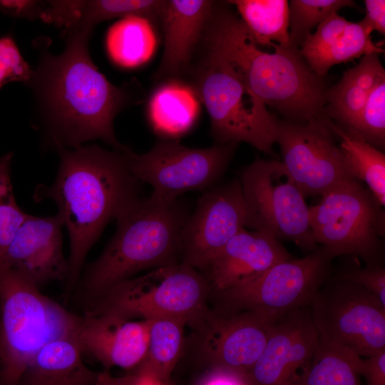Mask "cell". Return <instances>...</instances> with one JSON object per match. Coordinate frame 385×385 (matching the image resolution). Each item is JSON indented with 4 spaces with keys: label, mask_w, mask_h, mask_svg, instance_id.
<instances>
[{
    "label": "cell",
    "mask_w": 385,
    "mask_h": 385,
    "mask_svg": "<svg viewBox=\"0 0 385 385\" xmlns=\"http://www.w3.org/2000/svg\"><path fill=\"white\" fill-rule=\"evenodd\" d=\"M92 32H63V51H46L28 86L38 115V128L49 147L57 151L101 140L121 150L113 120L124 108L140 100L138 83H111L93 63L88 51Z\"/></svg>",
    "instance_id": "1"
},
{
    "label": "cell",
    "mask_w": 385,
    "mask_h": 385,
    "mask_svg": "<svg viewBox=\"0 0 385 385\" xmlns=\"http://www.w3.org/2000/svg\"><path fill=\"white\" fill-rule=\"evenodd\" d=\"M127 148L111 151L92 144L60 150L53 183L34 192L36 201L54 202L68 231L66 296L77 287L86 256L105 227L139 199L140 183L128 168Z\"/></svg>",
    "instance_id": "2"
},
{
    "label": "cell",
    "mask_w": 385,
    "mask_h": 385,
    "mask_svg": "<svg viewBox=\"0 0 385 385\" xmlns=\"http://www.w3.org/2000/svg\"><path fill=\"white\" fill-rule=\"evenodd\" d=\"M202 41L205 51L227 61L246 86L285 120L303 123L324 117L323 78L292 46L272 43L274 52L260 49L226 1L215 2Z\"/></svg>",
    "instance_id": "3"
},
{
    "label": "cell",
    "mask_w": 385,
    "mask_h": 385,
    "mask_svg": "<svg viewBox=\"0 0 385 385\" xmlns=\"http://www.w3.org/2000/svg\"><path fill=\"white\" fill-rule=\"evenodd\" d=\"M188 216L178 199L139 198L128 206L115 220L112 239L80 278L77 287L86 304L141 271L180 263Z\"/></svg>",
    "instance_id": "4"
},
{
    "label": "cell",
    "mask_w": 385,
    "mask_h": 385,
    "mask_svg": "<svg viewBox=\"0 0 385 385\" xmlns=\"http://www.w3.org/2000/svg\"><path fill=\"white\" fill-rule=\"evenodd\" d=\"M82 316L43 294L17 272L0 271V385H19L49 342L78 336Z\"/></svg>",
    "instance_id": "5"
},
{
    "label": "cell",
    "mask_w": 385,
    "mask_h": 385,
    "mask_svg": "<svg viewBox=\"0 0 385 385\" xmlns=\"http://www.w3.org/2000/svg\"><path fill=\"white\" fill-rule=\"evenodd\" d=\"M189 84L206 108L216 143H247L272 155L279 120L222 57L205 51Z\"/></svg>",
    "instance_id": "6"
},
{
    "label": "cell",
    "mask_w": 385,
    "mask_h": 385,
    "mask_svg": "<svg viewBox=\"0 0 385 385\" xmlns=\"http://www.w3.org/2000/svg\"><path fill=\"white\" fill-rule=\"evenodd\" d=\"M210 292L199 271L180 262L113 285L86 310L108 311L133 319L173 318L193 329L210 309Z\"/></svg>",
    "instance_id": "7"
},
{
    "label": "cell",
    "mask_w": 385,
    "mask_h": 385,
    "mask_svg": "<svg viewBox=\"0 0 385 385\" xmlns=\"http://www.w3.org/2000/svg\"><path fill=\"white\" fill-rule=\"evenodd\" d=\"M309 207L315 242L334 257L351 255L382 265L384 210L369 189L351 178L329 189Z\"/></svg>",
    "instance_id": "8"
},
{
    "label": "cell",
    "mask_w": 385,
    "mask_h": 385,
    "mask_svg": "<svg viewBox=\"0 0 385 385\" xmlns=\"http://www.w3.org/2000/svg\"><path fill=\"white\" fill-rule=\"evenodd\" d=\"M239 180L246 227L291 241L308 253L318 247L305 197L282 162L257 159L241 171Z\"/></svg>",
    "instance_id": "9"
},
{
    "label": "cell",
    "mask_w": 385,
    "mask_h": 385,
    "mask_svg": "<svg viewBox=\"0 0 385 385\" xmlns=\"http://www.w3.org/2000/svg\"><path fill=\"white\" fill-rule=\"evenodd\" d=\"M334 258L322 247L302 258L277 263L252 279L211 293L214 309L279 316L309 307L318 290L331 276Z\"/></svg>",
    "instance_id": "10"
},
{
    "label": "cell",
    "mask_w": 385,
    "mask_h": 385,
    "mask_svg": "<svg viewBox=\"0 0 385 385\" xmlns=\"http://www.w3.org/2000/svg\"><path fill=\"white\" fill-rule=\"evenodd\" d=\"M309 308L320 339L363 358L385 351V305L363 287L330 276Z\"/></svg>",
    "instance_id": "11"
},
{
    "label": "cell",
    "mask_w": 385,
    "mask_h": 385,
    "mask_svg": "<svg viewBox=\"0 0 385 385\" xmlns=\"http://www.w3.org/2000/svg\"><path fill=\"white\" fill-rule=\"evenodd\" d=\"M237 145L192 148L175 139L163 138L145 153L127 148L125 154L133 177L153 188L150 197L171 201L185 192L213 185L227 170Z\"/></svg>",
    "instance_id": "12"
},
{
    "label": "cell",
    "mask_w": 385,
    "mask_h": 385,
    "mask_svg": "<svg viewBox=\"0 0 385 385\" xmlns=\"http://www.w3.org/2000/svg\"><path fill=\"white\" fill-rule=\"evenodd\" d=\"M276 143L282 163L304 197L354 178L325 116L303 123L279 120Z\"/></svg>",
    "instance_id": "13"
},
{
    "label": "cell",
    "mask_w": 385,
    "mask_h": 385,
    "mask_svg": "<svg viewBox=\"0 0 385 385\" xmlns=\"http://www.w3.org/2000/svg\"><path fill=\"white\" fill-rule=\"evenodd\" d=\"M279 316L210 309L193 328L198 352L209 369L247 374L260 357L271 328Z\"/></svg>",
    "instance_id": "14"
},
{
    "label": "cell",
    "mask_w": 385,
    "mask_h": 385,
    "mask_svg": "<svg viewBox=\"0 0 385 385\" xmlns=\"http://www.w3.org/2000/svg\"><path fill=\"white\" fill-rule=\"evenodd\" d=\"M246 217L239 179L206 191L184 224L180 262L197 270L246 227Z\"/></svg>",
    "instance_id": "15"
},
{
    "label": "cell",
    "mask_w": 385,
    "mask_h": 385,
    "mask_svg": "<svg viewBox=\"0 0 385 385\" xmlns=\"http://www.w3.org/2000/svg\"><path fill=\"white\" fill-rule=\"evenodd\" d=\"M317 342L309 307L280 315L247 374L250 385H305Z\"/></svg>",
    "instance_id": "16"
},
{
    "label": "cell",
    "mask_w": 385,
    "mask_h": 385,
    "mask_svg": "<svg viewBox=\"0 0 385 385\" xmlns=\"http://www.w3.org/2000/svg\"><path fill=\"white\" fill-rule=\"evenodd\" d=\"M63 227L58 214H28L10 243L1 270H13L39 289L55 281L66 282L69 263L63 250Z\"/></svg>",
    "instance_id": "17"
},
{
    "label": "cell",
    "mask_w": 385,
    "mask_h": 385,
    "mask_svg": "<svg viewBox=\"0 0 385 385\" xmlns=\"http://www.w3.org/2000/svg\"><path fill=\"white\" fill-rule=\"evenodd\" d=\"M148 320H133L108 311L86 310L78 334L82 352L107 370L136 368L148 344Z\"/></svg>",
    "instance_id": "18"
},
{
    "label": "cell",
    "mask_w": 385,
    "mask_h": 385,
    "mask_svg": "<svg viewBox=\"0 0 385 385\" xmlns=\"http://www.w3.org/2000/svg\"><path fill=\"white\" fill-rule=\"evenodd\" d=\"M292 258L275 237L245 228L197 271L207 280L211 294L252 279L275 264Z\"/></svg>",
    "instance_id": "19"
},
{
    "label": "cell",
    "mask_w": 385,
    "mask_h": 385,
    "mask_svg": "<svg viewBox=\"0 0 385 385\" xmlns=\"http://www.w3.org/2000/svg\"><path fill=\"white\" fill-rule=\"evenodd\" d=\"M215 1H165L160 23L163 53L156 78L163 82L181 81L190 69L192 56L202 40Z\"/></svg>",
    "instance_id": "20"
},
{
    "label": "cell",
    "mask_w": 385,
    "mask_h": 385,
    "mask_svg": "<svg viewBox=\"0 0 385 385\" xmlns=\"http://www.w3.org/2000/svg\"><path fill=\"white\" fill-rule=\"evenodd\" d=\"M371 33L361 21L351 22L334 13L316 28L299 53L310 69L323 78L334 65L384 53L372 41Z\"/></svg>",
    "instance_id": "21"
},
{
    "label": "cell",
    "mask_w": 385,
    "mask_h": 385,
    "mask_svg": "<svg viewBox=\"0 0 385 385\" xmlns=\"http://www.w3.org/2000/svg\"><path fill=\"white\" fill-rule=\"evenodd\" d=\"M40 19L63 28V32H93L98 24L136 16L160 21L165 0H54L47 1Z\"/></svg>",
    "instance_id": "22"
},
{
    "label": "cell",
    "mask_w": 385,
    "mask_h": 385,
    "mask_svg": "<svg viewBox=\"0 0 385 385\" xmlns=\"http://www.w3.org/2000/svg\"><path fill=\"white\" fill-rule=\"evenodd\" d=\"M385 81V70L379 54L361 58L354 67L346 71L340 80L327 89L324 115L348 132L356 124L374 88Z\"/></svg>",
    "instance_id": "23"
},
{
    "label": "cell",
    "mask_w": 385,
    "mask_h": 385,
    "mask_svg": "<svg viewBox=\"0 0 385 385\" xmlns=\"http://www.w3.org/2000/svg\"><path fill=\"white\" fill-rule=\"evenodd\" d=\"M78 336L53 340L31 360L19 385H92L99 372L83 361Z\"/></svg>",
    "instance_id": "24"
},
{
    "label": "cell",
    "mask_w": 385,
    "mask_h": 385,
    "mask_svg": "<svg viewBox=\"0 0 385 385\" xmlns=\"http://www.w3.org/2000/svg\"><path fill=\"white\" fill-rule=\"evenodd\" d=\"M200 101L187 83L181 81L163 82L150 98L148 114L153 130L163 138L175 139L195 123Z\"/></svg>",
    "instance_id": "25"
},
{
    "label": "cell",
    "mask_w": 385,
    "mask_h": 385,
    "mask_svg": "<svg viewBox=\"0 0 385 385\" xmlns=\"http://www.w3.org/2000/svg\"><path fill=\"white\" fill-rule=\"evenodd\" d=\"M148 322V348L135 374L150 384L165 385L181 357L185 324L173 318H156Z\"/></svg>",
    "instance_id": "26"
},
{
    "label": "cell",
    "mask_w": 385,
    "mask_h": 385,
    "mask_svg": "<svg viewBox=\"0 0 385 385\" xmlns=\"http://www.w3.org/2000/svg\"><path fill=\"white\" fill-rule=\"evenodd\" d=\"M239 17L257 46L272 43L289 47V1L287 0H232Z\"/></svg>",
    "instance_id": "27"
},
{
    "label": "cell",
    "mask_w": 385,
    "mask_h": 385,
    "mask_svg": "<svg viewBox=\"0 0 385 385\" xmlns=\"http://www.w3.org/2000/svg\"><path fill=\"white\" fill-rule=\"evenodd\" d=\"M327 119L334 136L339 139L353 178L364 181L379 203L385 205V155L381 150L357 138Z\"/></svg>",
    "instance_id": "28"
},
{
    "label": "cell",
    "mask_w": 385,
    "mask_h": 385,
    "mask_svg": "<svg viewBox=\"0 0 385 385\" xmlns=\"http://www.w3.org/2000/svg\"><path fill=\"white\" fill-rule=\"evenodd\" d=\"M106 45L111 58L120 66L135 67L152 56L155 38L150 22L130 16L115 22L108 30Z\"/></svg>",
    "instance_id": "29"
},
{
    "label": "cell",
    "mask_w": 385,
    "mask_h": 385,
    "mask_svg": "<svg viewBox=\"0 0 385 385\" xmlns=\"http://www.w3.org/2000/svg\"><path fill=\"white\" fill-rule=\"evenodd\" d=\"M359 358L354 352L318 337L305 385H361Z\"/></svg>",
    "instance_id": "30"
},
{
    "label": "cell",
    "mask_w": 385,
    "mask_h": 385,
    "mask_svg": "<svg viewBox=\"0 0 385 385\" xmlns=\"http://www.w3.org/2000/svg\"><path fill=\"white\" fill-rule=\"evenodd\" d=\"M351 0H291L289 2L290 46L299 50L306 39L329 16L343 8H354Z\"/></svg>",
    "instance_id": "31"
},
{
    "label": "cell",
    "mask_w": 385,
    "mask_h": 385,
    "mask_svg": "<svg viewBox=\"0 0 385 385\" xmlns=\"http://www.w3.org/2000/svg\"><path fill=\"white\" fill-rule=\"evenodd\" d=\"M12 152L0 156V270L16 231L27 216L18 205L11 183Z\"/></svg>",
    "instance_id": "32"
},
{
    "label": "cell",
    "mask_w": 385,
    "mask_h": 385,
    "mask_svg": "<svg viewBox=\"0 0 385 385\" xmlns=\"http://www.w3.org/2000/svg\"><path fill=\"white\" fill-rule=\"evenodd\" d=\"M347 133L369 143L379 150L384 149L385 145V81H381L374 88L356 124Z\"/></svg>",
    "instance_id": "33"
},
{
    "label": "cell",
    "mask_w": 385,
    "mask_h": 385,
    "mask_svg": "<svg viewBox=\"0 0 385 385\" xmlns=\"http://www.w3.org/2000/svg\"><path fill=\"white\" fill-rule=\"evenodd\" d=\"M34 70L23 58L11 35L0 37V89L11 82L26 85L31 81Z\"/></svg>",
    "instance_id": "34"
},
{
    "label": "cell",
    "mask_w": 385,
    "mask_h": 385,
    "mask_svg": "<svg viewBox=\"0 0 385 385\" xmlns=\"http://www.w3.org/2000/svg\"><path fill=\"white\" fill-rule=\"evenodd\" d=\"M334 277L356 283L377 297L385 305V268L383 265H366L352 267Z\"/></svg>",
    "instance_id": "35"
},
{
    "label": "cell",
    "mask_w": 385,
    "mask_h": 385,
    "mask_svg": "<svg viewBox=\"0 0 385 385\" xmlns=\"http://www.w3.org/2000/svg\"><path fill=\"white\" fill-rule=\"evenodd\" d=\"M45 3L34 0H0V12L8 16L35 20L40 19Z\"/></svg>",
    "instance_id": "36"
},
{
    "label": "cell",
    "mask_w": 385,
    "mask_h": 385,
    "mask_svg": "<svg viewBox=\"0 0 385 385\" xmlns=\"http://www.w3.org/2000/svg\"><path fill=\"white\" fill-rule=\"evenodd\" d=\"M358 371L364 376L367 385H385V351L369 357H361Z\"/></svg>",
    "instance_id": "37"
},
{
    "label": "cell",
    "mask_w": 385,
    "mask_h": 385,
    "mask_svg": "<svg viewBox=\"0 0 385 385\" xmlns=\"http://www.w3.org/2000/svg\"><path fill=\"white\" fill-rule=\"evenodd\" d=\"M193 385H250L247 374L225 369H209Z\"/></svg>",
    "instance_id": "38"
},
{
    "label": "cell",
    "mask_w": 385,
    "mask_h": 385,
    "mask_svg": "<svg viewBox=\"0 0 385 385\" xmlns=\"http://www.w3.org/2000/svg\"><path fill=\"white\" fill-rule=\"evenodd\" d=\"M366 15L360 21L372 32L385 34V1L365 0Z\"/></svg>",
    "instance_id": "39"
},
{
    "label": "cell",
    "mask_w": 385,
    "mask_h": 385,
    "mask_svg": "<svg viewBox=\"0 0 385 385\" xmlns=\"http://www.w3.org/2000/svg\"><path fill=\"white\" fill-rule=\"evenodd\" d=\"M148 384L149 382L136 374L116 377L105 370L99 372L96 381L92 385H148Z\"/></svg>",
    "instance_id": "40"
}]
</instances>
